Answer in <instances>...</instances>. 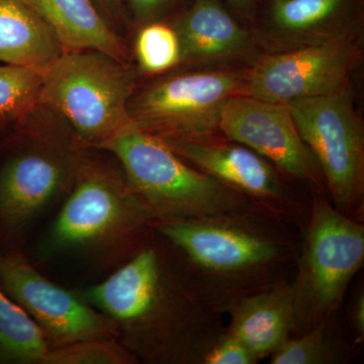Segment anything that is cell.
Here are the masks:
<instances>
[{
  "label": "cell",
  "mask_w": 364,
  "mask_h": 364,
  "mask_svg": "<svg viewBox=\"0 0 364 364\" xmlns=\"http://www.w3.org/2000/svg\"><path fill=\"white\" fill-rule=\"evenodd\" d=\"M76 291L116 323L119 341L139 363L203 364L227 328L225 316L195 293L153 230L130 260Z\"/></svg>",
  "instance_id": "cell-1"
},
{
  "label": "cell",
  "mask_w": 364,
  "mask_h": 364,
  "mask_svg": "<svg viewBox=\"0 0 364 364\" xmlns=\"http://www.w3.org/2000/svg\"><path fill=\"white\" fill-rule=\"evenodd\" d=\"M152 230L191 289L225 317L241 299L289 280L299 247V230L262 210L154 221Z\"/></svg>",
  "instance_id": "cell-2"
},
{
  "label": "cell",
  "mask_w": 364,
  "mask_h": 364,
  "mask_svg": "<svg viewBox=\"0 0 364 364\" xmlns=\"http://www.w3.org/2000/svg\"><path fill=\"white\" fill-rule=\"evenodd\" d=\"M154 221L119 163L87 155L36 255L42 262L74 258L111 274L143 247Z\"/></svg>",
  "instance_id": "cell-3"
},
{
  "label": "cell",
  "mask_w": 364,
  "mask_h": 364,
  "mask_svg": "<svg viewBox=\"0 0 364 364\" xmlns=\"http://www.w3.org/2000/svg\"><path fill=\"white\" fill-rule=\"evenodd\" d=\"M97 150L114 157L129 188L155 221L261 210L239 191L182 159L160 136L134 124Z\"/></svg>",
  "instance_id": "cell-4"
},
{
  "label": "cell",
  "mask_w": 364,
  "mask_h": 364,
  "mask_svg": "<svg viewBox=\"0 0 364 364\" xmlns=\"http://www.w3.org/2000/svg\"><path fill=\"white\" fill-rule=\"evenodd\" d=\"M134 88L126 62L95 50H64L43 71L41 105L61 116L83 147L98 149L133 126Z\"/></svg>",
  "instance_id": "cell-5"
},
{
  "label": "cell",
  "mask_w": 364,
  "mask_h": 364,
  "mask_svg": "<svg viewBox=\"0 0 364 364\" xmlns=\"http://www.w3.org/2000/svg\"><path fill=\"white\" fill-rule=\"evenodd\" d=\"M364 222L340 212L325 195H311L310 215L299 232L291 280L294 336L339 313L352 280L364 263Z\"/></svg>",
  "instance_id": "cell-6"
},
{
  "label": "cell",
  "mask_w": 364,
  "mask_h": 364,
  "mask_svg": "<svg viewBox=\"0 0 364 364\" xmlns=\"http://www.w3.org/2000/svg\"><path fill=\"white\" fill-rule=\"evenodd\" d=\"M287 105L320 166L328 198L340 212L364 222V128L351 82Z\"/></svg>",
  "instance_id": "cell-7"
},
{
  "label": "cell",
  "mask_w": 364,
  "mask_h": 364,
  "mask_svg": "<svg viewBox=\"0 0 364 364\" xmlns=\"http://www.w3.org/2000/svg\"><path fill=\"white\" fill-rule=\"evenodd\" d=\"M246 67H193L157 79L133 95L134 126L162 139L198 140L221 135L223 107L240 95Z\"/></svg>",
  "instance_id": "cell-8"
},
{
  "label": "cell",
  "mask_w": 364,
  "mask_h": 364,
  "mask_svg": "<svg viewBox=\"0 0 364 364\" xmlns=\"http://www.w3.org/2000/svg\"><path fill=\"white\" fill-rule=\"evenodd\" d=\"M88 148L75 138L33 134L0 167V236L18 244L69 193Z\"/></svg>",
  "instance_id": "cell-9"
},
{
  "label": "cell",
  "mask_w": 364,
  "mask_h": 364,
  "mask_svg": "<svg viewBox=\"0 0 364 364\" xmlns=\"http://www.w3.org/2000/svg\"><path fill=\"white\" fill-rule=\"evenodd\" d=\"M162 140L182 159L239 191L261 210L299 232L305 228L311 208L308 191L253 150L221 135Z\"/></svg>",
  "instance_id": "cell-10"
},
{
  "label": "cell",
  "mask_w": 364,
  "mask_h": 364,
  "mask_svg": "<svg viewBox=\"0 0 364 364\" xmlns=\"http://www.w3.org/2000/svg\"><path fill=\"white\" fill-rule=\"evenodd\" d=\"M0 289L21 306L50 349L83 340L119 338L116 323L38 272L18 250L0 253Z\"/></svg>",
  "instance_id": "cell-11"
},
{
  "label": "cell",
  "mask_w": 364,
  "mask_h": 364,
  "mask_svg": "<svg viewBox=\"0 0 364 364\" xmlns=\"http://www.w3.org/2000/svg\"><path fill=\"white\" fill-rule=\"evenodd\" d=\"M359 43L262 53L246 67L240 95L289 105L335 92L350 83L352 72L360 65L363 51Z\"/></svg>",
  "instance_id": "cell-12"
},
{
  "label": "cell",
  "mask_w": 364,
  "mask_h": 364,
  "mask_svg": "<svg viewBox=\"0 0 364 364\" xmlns=\"http://www.w3.org/2000/svg\"><path fill=\"white\" fill-rule=\"evenodd\" d=\"M219 129L224 138L253 150L311 195L327 196L324 176L289 105L234 95L223 107Z\"/></svg>",
  "instance_id": "cell-13"
},
{
  "label": "cell",
  "mask_w": 364,
  "mask_h": 364,
  "mask_svg": "<svg viewBox=\"0 0 364 364\" xmlns=\"http://www.w3.org/2000/svg\"><path fill=\"white\" fill-rule=\"evenodd\" d=\"M364 0H258L248 28L261 53L360 42Z\"/></svg>",
  "instance_id": "cell-14"
},
{
  "label": "cell",
  "mask_w": 364,
  "mask_h": 364,
  "mask_svg": "<svg viewBox=\"0 0 364 364\" xmlns=\"http://www.w3.org/2000/svg\"><path fill=\"white\" fill-rule=\"evenodd\" d=\"M171 18L181 65L248 67L262 54L224 0H188Z\"/></svg>",
  "instance_id": "cell-15"
},
{
  "label": "cell",
  "mask_w": 364,
  "mask_h": 364,
  "mask_svg": "<svg viewBox=\"0 0 364 364\" xmlns=\"http://www.w3.org/2000/svg\"><path fill=\"white\" fill-rule=\"evenodd\" d=\"M227 330L261 361L294 336V306L291 280L244 298L227 314Z\"/></svg>",
  "instance_id": "cell-16"
},
{
  "label": "cell",
  "mask_w": 364,
  "mask_h": 364,
  "mask_svg": "<svg viewBox=\"0 0 364 364\" xmlns=\"http://www.w3.org/2000/svg\"><path fill=\"white\" fill-rule=\"evenodd\" d=\"M64 51L28 0H0V62L44 71Z\"/></svg>",
  "instance_id": "cell-17"
},
{
  "label": "cell",
  "mask_w": 364,
  "mask_h": 364,
  "mask_svg": "<svg viewBox=\"0 0 364 364\" xmlns=\"http://www.w3.org/2000/svg\"><path fill=\"white\" fill-rule=\"evenodd\" d=\"M64 50H95L126 61L123 43L91 0H28Z\"/></svg>",
  "instance_id": "cell-18"
},
{
  "label": "cell",
  "mask_w": 364,
  "mask_h": 364,
  "mask_svg": "<svg viewBox=\"0 0 364 364\" xmlns=\"http://www.w3.org/2000/svg\"><path fill=\"white\" fill-rule=\"evenodd\" d=\"M339 313L298 336L291 337L269 356L270 364H345L359 348L347 336Z\"/></svg>",
  "instance_id": "cell-19"
},
{
  "label": "cell",
  "mask_w": 364,
  "mask_h": 364,
  "mask_svg": "<svg viewBox=\"0 0 364 364\" xmlns=\"http://www.w3.org/2000/svg\"><path fill=\"white\" fill-rule=\"evenodd\" d=\"M49 350L33 318L0 289V364H43Z\"/></svg>",
  "instance_id": "cell-20"
},
{
  "label": "cell",
  "mask_w": 364,
  "mask_h": 364,
  "mask_svg": "<svg viewBox=\"0 0 364 364\" xmlns=\"http://www.w3.org/2000/svg\"><path fill=\"white\" fill-rule=\"evenodd\" d=\"M43 72L26 67L0 66V124L18 121L41 105Z\"/></svg>",
  "instance_id": "cell-21"
},
{
  "label": "cell",
  "mask_w": 364,
  "mask_h": 364,
  "mask_svg": "<svg viewBox=\"0 0 364 364\" xmlns=\"http://www.w3.org/2000/svg\"><path fill=\"white\" fill-rule=\"evenodd\" d=\"M139 28L135 54L141 71L156 75L181 65L178 38L168 21H153Z\"/></svg>",
  "instance_id": "cell-22"
},
{
  "label": "cell",
  "mask_w": 364,
  "mask_h": 364,
  "mask_svg": "<svg viewBox=\"0 0 364 364\" xmlns=\"http://www.w3.org/2000/svg\"><path fill=\"white\" fill-rule=\"evenodd\" d=\"M43 364H139V361L119 338H95L50 349Z\"/></svg>",
  "instance_id": "cell-23"
},
{
  "label": "cell",
  "mask_w": 364,
  "mask_h": 364,
  "mask_svg": "<svg viewBox=\"0 0 364 364\" xmlns=\"http://www.w3.org/2000/svg\"><path fill=\"white\" fill-rule=\"evenodd\" d=\"M258 358L249 350L240 340L228 331L227 328L221 336L210 347L203 358V364H256Z\"/></svg>",
  "instance_id": "cell-24"
},
{
  "label": "cell",
  "mask_w": 364,
  "mask_h": 364,
  "mask_svg": "<svg viewBox=\"0 0 364 364\" xmlns=\"http://www.w3.org/2000/svg\"><path fill=\"white\" fill-rule=\"evenodd\" d=\"M188 0H127L132 20L141 26L153 21H166Z\"/></svg>",
  "instance_id": "cell-25"
},
{
  "label": "cell",
  "mask_w": 364,
  "mask_h": 364,
  "mask_svg": "<svg viewBox=\"0 0 364 364\" xmlns=\"http://www.w3.org/2000/svg\"><path fill=\"white\" fill-rule=\"evenodd\" d=\"M348 338L356 346L364 343V289L361 286L354 294L347 309L346 328H344Z\"/></svg>",
  "instance_id": "cell-26"
},
{
  "label": "cell",
  "mask_w": 364,
  "mask_h": 364,
  "mask_svg": "<svg viewBox=\"0 0 364 364\" xmlns=\"http://www.w3.org/2000/svg\"><path fill=\"white\" fill-rule=\"evenodd\" d=\"M232 13L246 26H249L252 20L254 11L258 0H224Z\"/></svg>",
  "instance_id": "cell-27"
},
{
  "label": "cell",
  "mask_w": 364,
  "mask_h": 364,
  "mask_svg": "<svg viewBox=\"0 0 364 364\" xmlns=\"http://www.w3.org/2000/svg\"><path fill=\"white\" fill-rule=\"evenodd\" d=\"M100 2L112 14H117L121 9L122 0H100Z\"/></svg>",
  "instance_id": "cell-28"
}]
</instances>
